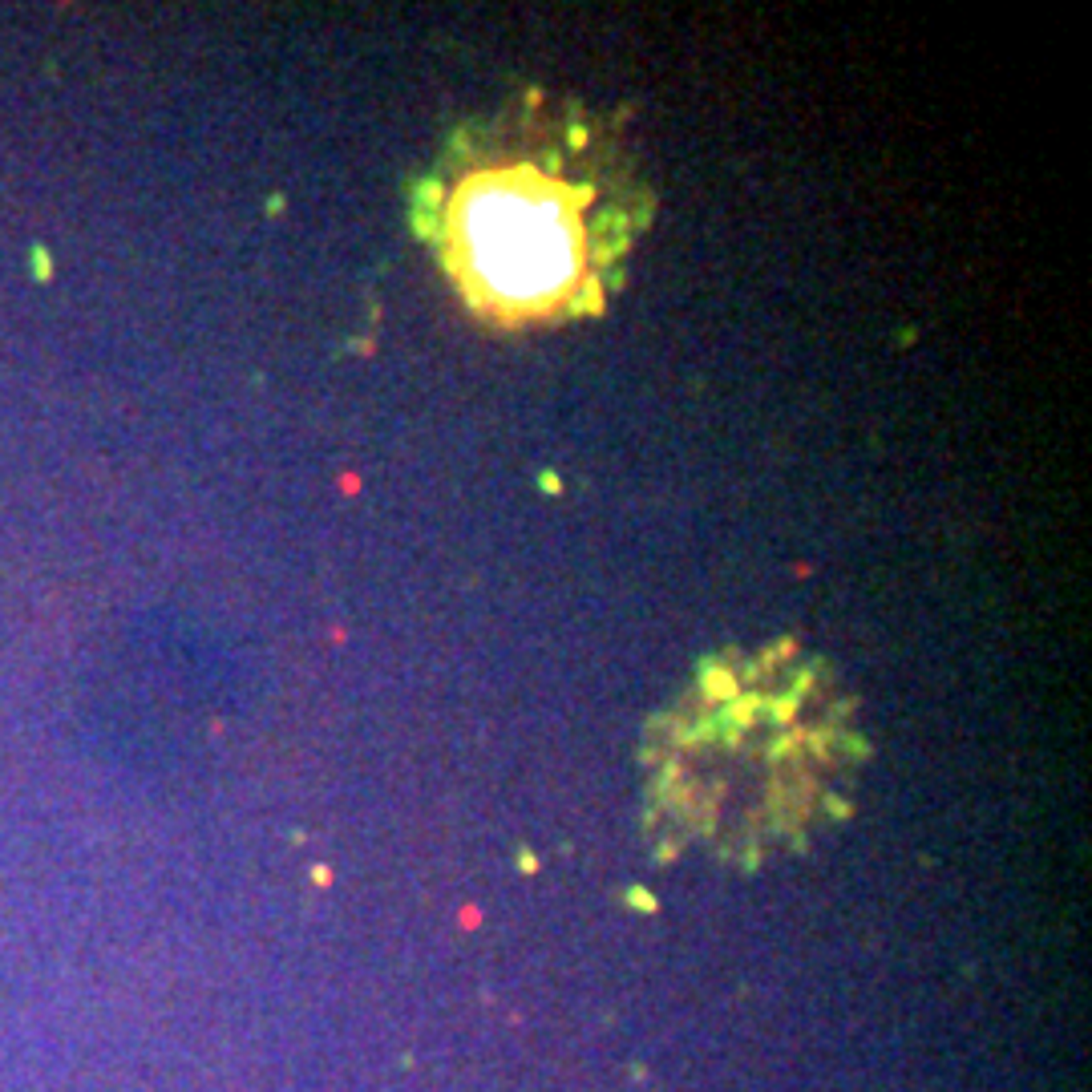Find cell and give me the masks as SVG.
Instances as JSON below:
<instances>
[{"mask_svg": "<svg viewBox=\"0 0 1092 1092\" xmlns=\"http://www.w3.org/2000/svg\"><path fill=\"white\" fill-rule=\"evenodd\" d=\"M623 202L571 162L531 146L465 162L441 211V247L470 308L502 324L595 311L619 255Z\"/></svg>", "mask_w": 1092, "mask_h": 1092, "instance_id": "obj_1", "label": "cell"}]
</instances>
